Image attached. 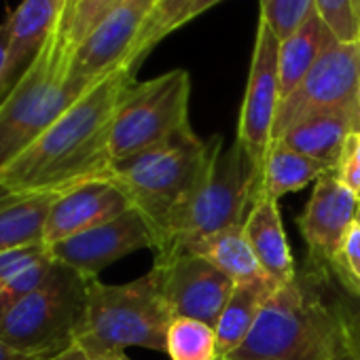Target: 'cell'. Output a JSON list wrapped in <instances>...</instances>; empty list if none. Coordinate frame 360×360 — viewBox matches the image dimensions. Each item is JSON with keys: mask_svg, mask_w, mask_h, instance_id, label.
Instances as JSON below:
<instances>
[{"mask_svg": "<svg viewBox=\"0 0 360 360\" xmlns=\"http://www.w3.org/2000/svg\"><path fill=\"white\" fill-rule=\"evenodd\" d=\"M136 68H119L83 94L41 138L0 169V193H64L112 167L110 131Z\"/></svg>", "mask_w": 360, "mask_h": 360, "instance_id": "6da1fadb", "label": "cell"}, {"mask_svg": "<svg viewBox=\"0 0 360 360\" xmlns=\"http://www.w3.org/2000/svg\"><path fill=\"white\" fill-rule=\"evenodd\" d=\"M328 269L309 265L276 288L250 335L229 358L248 360H360L352 316L326 288Z\"/></svg>", "mask_w": 360, "mask_h": 360, "instance_id": "7a4b0ae2", "label": "cell"}, {"mask_svg": "<svg viewBox=\"0 0 360 360\" xmlns=\"http://www.w3.org/2000/svg\"><path fill=\"white\" fill-rule=\"evenodd\" d=\"M210 150L212 138L200 140L193 129H187L127 159L112 161L106 178L150 223L157 238L155 248L195 191Z\"/></svg>", "mask_w": 360, "mask_h": 360, "instance_id": "3957f363", "label": "cell"}, {"mask_svg": "<svg viewBox=\"0 0 360 360\" xmlns=\"http://www.w3.org/2000/svg\"><path fill=\"white\" fill-rule=\"evenodd\" d=\"M261 174V167L238 140L223 150V138L212 136V150L200 183L153 250L155 257L183 250L193 242L244 225L259 195Z\"/></svg>", "mask_w": 360, "mask_h": 360, "instance_id": "277c9868", "label": "cell"}, {"mask_svg": "<svg viewBox=\"0 0 360 360\" xmlns=\"http://www.w3.org/2000/svg\"><path fill=\"white\" fill-rule=\"evenodd\" d=\"M72 49L62 24L30 70L0 104V169L41 138L96 83L70 75Z\"/></svg>", "mask_w": 360, "mask_h": 360, "instance_id": "5b68a950", "label": "cell"}, {"mask_svg": "<svg viewBox=\"0 0 360 360\" xmlns=\"http://www.w3.org/2000/svg\"><path fill=\"white\" fill-rule=\"evenodd\" d=\"M172 320L150 271L127 284H104L91 278L75 345L85 352H125V347L165 352Z\"/></svg>", "mask_w": 360, "mask_h": 360, "instance_id": "8992f818", "label": "cell"}, {"mask_svg": "<svg viewBox=\"0 0 360 360\" xmlns=\"http://www.w3.org/2000/svg\"><path fill=\"white\" fill-rule=\"evenodd\" d=\"M87 282L85 276L56 261L49 278L34 292L0 316V341L22 354L60 358L75 345Z\"/></svg>", "mask_w": 360, "mask_h": 360, "instance_id": "52a82bcc", "label": "cell"}, {"mask_svg": "<svg viewBox=\"0 0 360 360\" xmlns=\"http://www.w3.org/2000/svg\"><path fill=\"white\" fill-rule=\"evenodd\" d=\"M189 98L191 77L183 68L134 83L112 121V161L127 159L191 129Z\"/></svg>", "mask_w": 360, "mask_h": 360, "instance_id": "ba28073f", "label": "cell"}, {"mask_svg": "<svg viewBox=\"0 0 360 360\" xmlns=\"http://www.w3.org/2000/svg\"><path fill=\"white\" fill-rule=\"evenodd\" d=\"M360 94V41H335L297 89L282 100L271 131V142L280 140L299 121L335 108L358 104Z\"/></svg>", "mask_w": 360, "mask_h": 360, "instance_id": "9c48e42d", "label": "cell"}, {"mask_svg": "<svg viewBox=\"0 0 360 360\" xmlns=\"http://www.w3.org/2000/svg\"><path fill=\"white\" fill-rule=\"evenodd\" d=\"M150 274L174 318H193L217 326L236 282L204 257L176 250L155 257Z\"/></svg>", "mask_w": 360, "mask_h": 360, "instance_id": "30bf717a", "label": "cell"}, {"mask_svg": "<svg viewBox=\"0 0 360 360\" xmlns=\"http://www.w3.org/2000/svg\"><path fill=\"white\" fill-rule=\"evenodd\" d=\"M159 0H119L75 49L70 75L98 83L119 68H138V45Z\"/></svg>", "mask_w": 360, "mask_h": 360, "instance_id": "8fae6325", "label": "cell"}, {"mask_svg": "<svg viewBox=\"0 0 360 360\" xmlns=\"http://www.w3.org/2000/svg\"><path fill=\"white\" fill-rule=\"evenodd\" d=\"M278 53H280V39L271 32V28L263 20H259L248 85L240 110L236 140L246 148L252 161L261 167V172L267 150L271 146V131L282 102Z\"/></svg>", "mask_w": 360, "mask_h": 360, "instance_id": "7c38bea8", "label": "cell"}, {"mask_svg": "<svg viewBox=\"0 0 360 360\" xmlns=\"http://www.w3.org/2000/svg\"><path fill=\"white\" fill-rule=\"evenodd\" d=\"M155 244L157 238L150 223L144 219L142 212L129 208L121 217L104 225H98L49 246V255L58 263H64L87 280H91L98 278L104 267L136 250H155Z\"/></svg>", "mask_w": 360, "mask_h": 360, "instance_id": "4fadbf2b", "label": "cell"}, {"mask_svg": "<svg viewBox=\"0 0 360 360\" xmlns=\"http://www.w3.org/2000/svg\"><path fill=\"white\" fill-rule=\"evenodd\" d=\"M358 208L360 198L341 183L335 172L316 180L311 198L297 219L311 265L330 271L345 236L356 221Z\"/></svg>", "mask_w": 360, "mask_h": 360, "instance_id": "5bb4252c", "label": "cell"}, {"mask_svg": "<svg viewBox=\"0 0 360 360\" xmlns=\"http://www.w3.org/2000/svg\"><path fill=\"white\" fill-rule=\"evenodd\" d=\"M129 208L131 204L127 195L112 180H89V183H83L58 195L47 217L43 242L47 246H53L77 233L108 223Z\"/></svg>", "mask_w": 360, "mask_h": 360, "instance_id": "9a60e30c", "label": "cell"}, {"mask_svg": "<svg viewBox=\"0 0 360 360\" xmlns=\"http://www.w3.org/2000/svg\"><path fill=\"white\" fill-rule=\"evenodd\" d=\"M70 0H22L11 13V45L5 72L0 77V104L30 70L51 34L64 22Z\"/></svg>", "mask_w": 360, "mask_h": 360, "instance_id": "2e32d148", "label": "cell"}, {"mask_svg": "<svg viewBox=\"0 0 360 360\" xmlns=\"http://www.w3.org/2000/svg\"><path fill=\"white\" fill-rule=\"evenodd\" d=\"M244 233L263 271L278 286L297 278L292 250L286 240L278 200L259 195L244 221Z\"/></svg>", "mask_w": 360, "mask_h": 360, "instance_id": "e0dca14e", "label": "cell"}, {"mask_svg": "<svg viewBox=\"0 0 360 360\" xmlns=\"http://www.w3.org/2000/svg\"><path fill=\"white\" fill-rule=\"evenodd\" d=\"M358 129H360V115L356 104L347 108L316 112L292 125L276 142L337 167V161L341 157L347 138Z\"/></svg>", "mask_w": 360, "mask_h": 360, "instance_id": "ac0fdd59", "label": "cell"}, {"mask_svg": "<svg viewBox=\"0 0 360 360\" xmlns=\"http://www.w3.org/2000/svg\"><path fill=\"white\" fill-rule=\"evenodd\" d=\"M276 288L278 284L271 278H259V280L240 282L233 286V292L214 326L221 360H227L242 347L261 309L265 307L269 297L276 292Z\"/></svg>", "mask_w": 360, "mask_h": 360, "instance_id": "d6986e66", "label": "cell"}, {"mask_svg": "<svg viewBox=\"0 0 360 360\" xmlns=\"http://www.w3.org/2000/svg\"><path fill=\"white\" fill-rule=\"evenodd\" d=\"M335 41V34L326 28L316 11H311L292 34L280 41L278 66L282 100L297 89V85L305 79V75Z\"/></svg>", "mask_w": 360, "mask_h": 360, "instance_id": "ffe728a7", "label": "cell"}, {"mask_svg": "<svg viewBox=\"0 0 360 360\" xmlns=\"http://www.w3.org/2000/svg\"><path fill=\"white\" fill-rule=\"evenodd\" d=\"M58 195H0V252L43 242L47 217Z\"/></svg>", "mask_w": 360, "mask_h": 360, "instance_id": "44dd1931", "label": "cell"}, {"mask_svg": "<svg viewBox=\"0 0 360 360\" xmlns=\"http://www.w3.org/2000/svg\"><path fill=\"white\" fill-rule=\"evenodd\" d=\"M328 172H335V167L324 161L311 159L299 150H292L280 142H271L263 163L259 195L280 200L288 193L301 191Z\"/></svg>", "mask_w": 360, "mask_h": 360, "instance_id": "7402d4cb", "label": "cell"}, {"mask_svg": "<svg viewBox=\"0 0 360 360\" xmlns=\"http://www.w3.org/2000/svg\"><path fill=\"white\" fill-rule=\"evenodd\" d=\"M185 250H189L198 257H204L214 267H219L225 276H229L236 284L259 280V278H269L263 271L259 259L255 257V252L246 240L244 225L231 227V229H225L210 238H204L200 242H193Z\"/></svg>", "mask_w": 360, "mask_h": 360, "instance_id": "603a6c76", "label": "cell"}, {"mask_svg": "<svg viewBox=\"0 0 360 360\" xmlns=\"http://www.w3.org/2000/svg\"><path fill=\"white\" fill-rule=\"evenodd\" d=\"M165 354L169 360H221L214 326L193 318H174L165 335Z\"/></svg>", "mask_w": 360, "mask_h": 360, "instance_id": "cb8c5ba5", "label": "cell"}, {"mask_svg": "<svg viewBox=\"0 0 360 360\" xmlns=\"http://www.w3.org/2000/svg\"><path fill=\"white\" fill-rule=\"evenodd\" d=\"M117 3L119 0H70V7L62 22V30L72 53Z\"/></svg>", "mask_w": 360, "mask_h": 360, "instance_id": "d4e9b609", "label": "cell"}, {"mask_svg": "<svg viewBox=\"0 0 360 360\" xmlns=\"http://www.w3.org/2000/svg\"><path fill=\"white\" fill-rule=\"evenodd\" d=\"M314 11L339 43L360 41V15L354 0H314Z\"/></svg>", "mask_w": 360, "mask_h": 360, "instance_id": "484cf974", "label": "cell"}, {"mask_svg": "<svg viewBox=\"0 0 360 360\" xmlns=\"http://www.w3.org/2000/svg\"><path fill=\"white\" fill-rule=\"evenodd\" d=\"M314 11V0H261V20L282 41Z\"/></svg>", "mask_w": 360, "mask_h": 360, "instance_id": "4316f807", "label": "cell"}, {"mask_svg": "<svg viewBox=\"0 0 360 360\" xmlns=\"http://www.w3.org/2000/svg\"><path fill=\"white\" fill-rule=\"evenodd\" d=\"M193 0H159V5L142 34V41L138 45V62L144 60V56L161 41L165 39L169 32L178 30V24L183 20L185 11L189 9V5Z\"/></svg>", "mask_w": 360, "mask_h": 360, "instance_id": "83f0119b", "label": "cell"}, {"mask_svg": "<svg viewBox=\"0 0 360 360\" xmlns=\"http://www.w3.org/2000/svg\"><path fill=\"white\" fill-rule=\"evenodd\" d=\"M330 274L337 276V280L343 284L347 292L360 299V208L356 214L354 225L349 227L345 242L330 267Z\"/></svg>", "mask_w": 360, "mask_h": 360, "instance_id": "f1b7e54d", "label": "cell"}, {"mask_svg": "<svg viewBox=\"0 0 360 360\" xmlns=\"http://www.w3.org/2000/svg\"><path fill=\"white\" fill-rule=\"evenodd\" d=\"M45 257H49V246L45 242H37V244H28V246H20V248L7 250V252H0V286L7 284L13 276H18L26 267L43 261Z\"/></svg>", "mask_w": 360, "mask_h": 360, "instance_id": "f546056e", "label": "cell"}, {"mask_svg": "<svg viewBox=\"0 0 360 360\" xmlns=\"http://www.w3.org/2000/svg\"><path fill=\"white\" fill-rule=\"evenodd\" d=\"M335 176L352 193L360 198V129L347 138L341 157L337 161Z\"/></svg>", "mask_w": 360, "mask_h": 360, "instance_id": "4dcf8cb0", "label": "cell"}, {"mask_svg": "<svg viewBox=\"0 0 360 360\" xmlns=\"http://www.w3.org/2000/svg\"><path fill=\"white\" fill-rule=\"evenodd\" d=\"M219 3H223V0H193V3L189 5V9L185 11L183 20H180L178 28H180V26H185V24H187V22H191V20H195L198 15H202V13L210 11V9H212V7H217Z\"/></svg>", "mask_w": 360, "mask_h": 360, "instance_id": "1f68e13d", "label": "cell"}, {"mask_svg": "<svg viewBox=\"0 0 360 360\" xmlns=\"http://www.w3.org/2000/svg\"><path fill=\"white\" fill-rule=\"evenodd\" d=\"M9 45H11V28H9V22H5V24H0V77H3L5 66H7Z\"/></svg>", "mask_w": 360, "mask_h": 360, "instance_id": "d6a6232c", "label": "cell"}, {"mask_svg": "<svg viewBox=\"0 0 360 360\" xmlns=\"http://www.w3.org/2000/svg\"><path fill=\"white\" fill-rule=\"evenodd\" d=\"M0 360H49L45 356H34V354H22L13 347H9L7 343L0 341Z\"/></svg>", "mask_w": 360, "mask_h": 360, "instance_id": "836d02e7", "label": "cell"}, {"mask_svg": "<svg viewBox=\"0 0 360 360\" xmlns=\"http://www.w3.org/2000/svg\"><path fill=\"white\" fill-rule=\"evenodd\" d=\"M85 360H129V358L125 356V352H85Z\"/></svg>", "mask_w": 360, "mask_h": 360, "instance_id": "e575fe53", "label": "cell"}, {"mask_svg": "<svg viewBox=\"0 0 360 360\" xmlns=\"http://www.w3.org/2000/svg\"><path fill=\"white\" fill-rule=\"evenodd\" d=\"M352 335H354V343H356V349L360 356V307H356L354 316H352Z\"/></svg>", "mask_w": 360, "mask_h": 360, "instance_id": "d590c367", "label": "cell"}, {"mask_svg": "<svg viewBox=\"0 0 360 360\" xmlns=\"http://www.w3.org/2000/svg\"><path fill=\"white\" fill-rule=\"evenodd\" d=\"M56 360H85V352L79 347V345H72V347H68L60 358H56Z\"/></svg>", "mask_w": 360, "mask_h": 360, "instance_id": "8d00e7d4", "label": "cell"}, {"mask_svg": "<svg viewBox=\"0 0 360 360\" xmlns=\"http://www.w3.org/2000/svg\"><path fill=\"white\" fill-rule=\"evenodd\" d=\"M354 5H356V11H358V15H360V0H354Z\"/></svg>", "mask_w": 360, "mask_h": 360, "instance_id": "74e56055", "label": "cell"}, {"mask_svg": "<svg viewBox=\"0 0 360 360\" xmlns=\"http://www.w3.org/2000/svg\"><path fill=\"white\" fill-rule=\"evenodd\" d=\"M358 115H360V94H358Z\"/></svg>", "mask_w": 360, "mask_h": 360, "instance_id": "f35d334b", "label": "cell"}, {"mask_svg": "<svg viewBox=\"0 0 360 360\" xmlns=\"http://www.w3.org/2000/svg\"><path fill=\"white\" fill-rule=\"evenodd\" d=\"M227 360H248V358H227Z\"/></svg>", "mask_w": 360, "mask_h": 360, "instance_id": "ab89813d", "label": "cell"}]
</instances>
